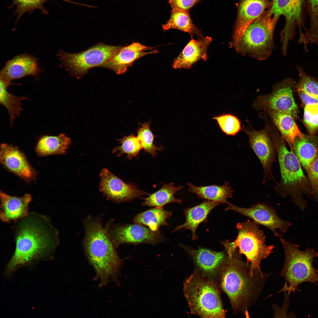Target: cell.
Instances as JSON below:
<instances>
[{
	"label": "cell",
	"instance_id": "1",
	"mask_svg": "<svg viewBox=\"0 0 318 318\" xmlns=\"http://www.w3.org/2000/svg\"><path fill=\"white\" fill-rule=\"evenodd\" d=\"M15 230L16 246L7 273L34 261L52 257L59 245V233L47 216L34 212L19 220Z\"/></svg>",
	"mask_w": 318,
	"mask_h": 318
},
{
	"label": "cell",
	"instance_id": "2",
	"mask_svg": "<svg viewBox=\"0 0 318 318\" xmlns=\"http://www.w3.org/2000/svg\"><path fill=\"white\" fill-rule=\"evenodd\" d=\"M240 254L236 252L229 255L216 279L227 295L234 312L249 317L248 309L257 299L266 277L259 270L251 276L249 265L243 261Z\"/></svg>",
	"mask_w": 318,
	"mask_h": 318
},
{
	"label": "cell",
	"instance_id": "3",
	"mask_svg": "<svg viewBox=\"0 0 318 318\" xmlns=\"http://www.w3.org/2000/svg\"><path fill=\"white\" fill-rule=\"evenodd\" d=\"M84 222L85 250L100 280L99 286L106 285L111 279L116 281L122 260L118 256L108 224L104 228L99 219L90 216Z\"/></svg>",
	"mask_w": 318,
	"mask_h": 318
},
{
	"label": "cell",
	"instance_id": "4",
	"mask_svg": "<svg viewBox=\"0 0 318 318\" xmlns=\"http://www.w3.org/2000/svg\"><path fill=\"white\" fill-rule=\"evenodd\" d=\"M280 168V182L274 187L282 197L290 196L293 201L302 210L307 207L303 197L311 194L310 185L301 168L300 162L294 153L287 148L284 139L278 136L272 138Z\"/></svg>",
	"mask_w": 318,
	"mask_h": 318
},
{
	"label": "cell",
	"instance_id": "5",
	"mask_svg": "<svg viewBox=\"0 0 318 318\" xmlns=\"http://www.w3.org/2000/svg\"><path fill=\"white\" fill-rule=\"evenodd\" d=\"M220 288L215 279L196 269L183 284L184 294L191 313L203 318L225 317Z\"/></svg>",
	"mask_w": 318,
	"mask_h": 318
},
{
	"label": "cell",
	"instance_id": "6",
	"mask_svg": "<svg viewBox=\"0 0 318 318\" xmlns=\"http://www.w3.org/2000/svg\"><path fill=\"white\" fill-rule=\"evenodd\" d=\"M236 228L238 235L234 241L230 242L226 240L220 242L229 255L232 254L238 248L239 253L246 257L247 264L250 263V273L253 276L256 271H261V261L273 252L275 246L266 244L264 232L259 228L258 224L253 221L248 220L238 223Z\"/></svg>",
	"mask_w": 318,
	"mask_h": 318
},
{
	"label": "cell",
	"instance_id": "7",
	"mask_svg": "<svg viewBox=\"0 0 318 318\" xmlns=\"http://www.w3.org/2000/svg\"><path fill=\"white\" fill-rule=\"evenodd\" d=\"M285 257L284 267L281 273L288 284L285 283L280 292L290 294L294 292L301 284L308 282L318 283L317 269L313 265L314 259L318 257V253L313 248L299 249V245L291 243L279 237Z\"/></svg>",
	"mask_w": 318,
	"mask_h": 318
},
{
	"label": "cell",
	"instance_id": "8",
	"mask_svg": "<svg viewBox=\"0 0 318 318\" xmlns=\"http://www.w3.org/2000/svg\"><path fill=\"white\" fill-rule=\"evenodd\" d=\"M269 9L249 25L235 48L242 56L259 60L271 56L274 48V31L279 17Z\"/></svg>",
	"mask_w": 318,
	"mask_h": 318
},
{
	"label": "cell",
	"instance_id": "9",
	"mask_svg": "<svg viewBox=\"0 0 318 318\" xmlns=\"http://www.w3.org/2000/svg\"><path fill=\"white\" fill-rule=\"evenodd\" d=\"M122 47L100 43L82 52L71 54L59 50L61 66L71 77H82L92 68L100 67L116 56Z\"/></svg>",
	"mask_w": 318,
	"mask_h": 318
},
{
	"label": "cell",
	"instance_id": "10",
	"mask_svg": "<svg viewBox=\"0 0 318 318\" xmlns=\"http://www.w3.org/2000/svg\"><path fill=\"white\" fill-rule=\"evenodd\" d=\"M272 4L269 9L274 15L285 19L284 27L280 33V40L288 43L294 40L296 29L298 27L299 32L307 28L305 23L307 12V0H272Z\"/></svg>",
	"mask_w": 318,
	"mask_h": 318
},
{
	"label": "cell",
	"instance_id": "11",
	"mask_svg": "<svg viewBox=\"0 0 318 318\" xmlns=\"http://www.w3.org/2000/svg\"><path fill=\"white\" fill-rule=\"evenodd\" d=\"M111 224V222L108 223L109 232L116 248L123 244L155 245L165 240L159 231H153L142 225L134 223L112 226Z\"/></svg>",
	"mask_w": 318,
	"mask_h": 318
},
{
	"label": "cell",
	"instance_id": "12",
	"mask_svg": "<svg viewBox=\"0 0 318 318\" xmlns=\"http://www.w3.org/2000/svg\"><path fill=\"white\" fill-rule=\"evenodd\" d=\"M99 176L100 191L108 199L116 203L130 201L150 194L139 189L135 184L125 183L106 168L101 170Z\"/></svg>",
	"mask_w": 318,
	"mask_h": 318
},
{
	"label": "cell",
	"instance_id": "13",
	"mask_svg": "<svg viewBox=\"0 0 318 318\" xmlns=\"http://www.w3.org/2000/svg\"><path fill=\"white\" fill-rule=\"evenodd\" d=\"M225 210L233 211L253 220L257 224L269 229L276 236L279 237V231L284 234L292 225L289 222L281 219L275 211L264 203H258L249 208L237 206L230 203Z\"/></svg>",
	"mask_w": 318,
	"mask_h": 318
},
{
	"label": "cell",
	"instance_id": "14",
	"mask_svg": "<svg viewBox=\"0 0 318 318\" xmlns=\"http://www.w3.org/2000/svg\"><path fill=\"white\" fill-rule=\"evenodd\" d=\"M272 0H239L233 34L235 48L249 25L271 8Z\"/></svg>",
	"mask_w": 318,
	"mask_h": 318
},
{
	"label": "cell",
	"instance_id": "15",
	"mask_svg": "<svg viewBox=\"0 0 318 318\" xmlns=\"http://www.w3.org/2000/svg\"><path fill=\"white\" fill-rule=\"evenodd\" d=\"M179 245L193 259L196 269L201 274L215 280L229 258L225 251L216 252L201 247L195 249Z\"/></svg>",
	"mask_w": 318,
	"mask_h": 318
},
{
	"label": "cell",
	"instance_id": "16",
	"mask_svg": "<svg viewBox=\"0 0 318 318\" xmlns=\"http://www.w3.org/2000/svg\"><path fill=\"white\" fill-rule=\"evenodd\" d=\"M296 82L292 79H285L275 87L274 91L260 100L261 106L267 110L283 112L297 118L298 110L292 94V87Z\"/></svg>",
	"mask_w": 318,
	"mask_h": 318
},
{
	"label": "cell",
	"instance_id": "17",
	"mask_svg": "<svg viewBox=\"0 0 318 318\" xmlns=\"http://www.w3.org/2000/svg\"><path fill=\"white\" fill-rule=\"evenodd\" d=\"M0 162L6 170L26 181L33 180L36 177L37 172L31 165L24 153L11 144H1Z\"/></svg>",
	"mask_w": 318,
	"mask_h": 318
},
{
	"label": "cell",
	"instance_id": "18",
	"mask_svg": "<svg viewBox=\"0 0 318 318\" xmlns=\"http://www.w3.org/2000/svg\"><path fill=\"white\" fill-rule=\"evenodd\" d=\"M250 147L260 160L264 170V183L273 178L271 168L276 150L272 139L265 130H246Z\"/></svg>",
	"mask_w": 318,
	"mask_h": 318
},
{
	"label": "cell",
	"instance_id": "19",
	"mask_svg": "<svg viewBox=\"0 0 318 318\" xmlns=\"http://www.w3.org/2000/svg\"><path fill=\"white\" fill-rule=\"evenodd\" d=\"M42 70L38 59L29 54L18 55L8 61L0 71V79L11 82L13 80L28 76L37 78Z\"/></svg>",
	"mask_w": 318,
	"mask_h": 318
},
{
	"label": "cell",
	"instance_id": "20",
	"mask_svg": "<svg viewBox=\"0 0 318 318\" xmlns=\"http://www.w3.org/2000/svg\"><path fill=\"white\" fill-rule=\"evenodd\" d=\"M158 52L153 47L140 43L134 42L122 47L116 56L100 67L110 69L117 74H121L125 72L136 60L146 55Z\"/></svg>",
	"mask_w": 318,
	"mask_h": 318
},
{
	"label": "cell",
	"instance_id": "21",
	"mask_svg": "<svg viewBox=\"0 0 318 318\" xmlns=\"http://www.w3.org/2000/svg\"><path fill=\"white\" fill-rule=\"evenodd\" d=\"M212 41L211 37H203L191 40L185 47L179 55L174 59L172 66L174 69H189L200 59L206 61L208 57L207 50Z\"/></svg>",
	"mask_w": 318,
	"mask_h": 318
},
{
	"label": "cell",
	"instance_id": "22",
	"mask_svg": "<svg viewBox=\"0 0 318 318\" xmlns=\"http://www.w3.org/2000/svg\"><path fill=\"white\" fill-rule=\"evenodd\" d=\"M0 197V217L3 222L17 221L29 215L28 206L32 200L31 195L26 194L19 197L9 195L1 191Z\"/></svg>",
	"mask_w": 318,
	"mask_h": 318
},
{
	"label": "cell",
	"instance_id": "23",
	"mask_svg": "<svg viewBox=\"0 0 318 318\" xmlns=\"http://www.w3.org/2000/svg\"><path fill=\"white\" fill-rule=\"evenodd\" d=\"M220 203L217 201L207 200L198 205L185 209L184 214L186 222L177 226L172 232L181 229H183V230L189 229L192 233V240H197L196 231L199 225L203 222H207L208 214L214 207Z\"/></svg>",
	"mask_w": 318,
	"mask_h": 318
},
{
	"label": "cell",
	"instance_id": "24",
	"mask_svg": "<svg viewBox=\"0 0 318 318\" xmlns=\"http://www.w3.org/2000/svg\"><path fill=\"white\" fill-rule=\"evenodd\" d=\"M293 147V152L307 173L318 155V136L304 135L302 138L297 137Z\"/></svg>",
	"mask_w": 318,
	"mask_h": 318
},
{
	"label": "cell",
	"instance_id": "25",
	"mask_svg": "<svg viewBox=\"0 0 318 318\" xmlns=\"http://www.w3.org/2000/svg\"><path fill=\"white\" fill-rule=\"evenodd\" d=\"M270 115L281 134L282 138L289 144L293 151V145L296 138H300L304 135L299 130L294 118L287 114L274 110H268Z\"/></svg>",
	"mask_w": 318,
	"mask_h": 318
},
{
	"label": "cell",
	"instance_id": "26",
	"mask_svg": "<svg viewBox=\"0 0 318 318\" xmlns=\"http://www.w3.org/2000/svg\"><path fill=\"white\" fill-rule=\"evenodd\" d=\"M71 143V139L64 133L57 136L44 135L38 139L35 150L40 156L63 155Z\"/></svg>",
	"mask_w": 318,
	"mask_h": 318
},
{
	"label": "cell",
	"instance_id": "27",
	"mask_svg": "<svg viewBox=\"0 0 318 318\" xmlns=\"http://www.w3.org/2000/svg\"><path fill=\"white\" fill-rule=\"evenodd\" d=\"M188 191L196 194L199 198L215 201L220 203H230L227 201L228 198H232L233 191L229 183L225 182L222 186L213 185L208 186H197L191 183H188Z\"/></svg>",
	"mask_w": 318,
	"mask_h": 318
},
{
	"label": "cell",
	"instance_id": "28",
	"mask_svg": "<svg viewBox=\"0 0 318 318\" xmlns=\"http://www.w3.org/2000/svg\"><path fill=\"white\" fill-rule=\"evenodd\" d=\"M172 214L171 211L164 210L163 207H155L138 213L133 221L134 223L147 226L152 231L158 232L161 226H169L167 220L170 218Z\"/></svg>",
	"mask_w": 318,
	"mask_h": 318
},
{
	"label": "cell",
	"instance_id": "29",
	"mask_svg": "<svg viewBox=\"0 0 318 318\" xmlns=\"http://www.w3.org/2000/svg\"><path fill=\"white\" fill-rule=\"evenodd\" d=\"M183 188L182 186H176L173 183H162V186L155 192L145 198H139L144 200L142 205L149 207H162L168 203H176L181 204L182 200L175 197V194Z\"/></svg>",
	"mask_w": 318,
	"mask_h": 318
},
{
	"label": "cell",
	"instance_id": "30",
	"mask_svg": "<svg viewBox=\"0 0 318 318\" xmlns=\"http://www.w3.org/2000/svg\"><path fill=\"white\" fill-rule=\"evenodd\" d=\"M162 27L164 31L174 29L187 32L191 37L194 35L203 37L201 31L193 23L188 11L172 9L170 19Z\"/></svg>",
	"mask_w": 318,
	"mask_h": 318
},
{
	"label": "cell",
	"instance_id": "31",
	"mask_svg": "<svg viewBox=\"0 0 318 318\" xmlns=\"http://www.w3.org/2000/svg\"><path fill=\"white\" fill-rule=\"evenodd\" d=\"M0 80V103L8 111L10 125L12 126L14 120L16 117L19 116L23 110L21 107V102L28 100V98L26 97H19L11 94L8 91L7 88L14 83Z\"/></svg>",
	"mask_w": 318,
	"mask_h": 318
},
{
	"label": "cell",
	"instance_id": "32",
	"mask_svg": "<svg viewBox=\"0 0 318 318\" xmlns=\"http://www.w3.org/2000/svg\"><path fill=\"white\" fill-rule=\"evenodd\" d=\"M54 0H12L11 5L8 7L9 9L15 8L13 16L16 17L17 23L20 18L26 13L31 15L36 9H39L43 15L48 14V11L44 7V4L47 1ZM67 2L80 5L70 0H60Z\"/></svg>",
	"mask_w": 318,
	"mask_h": 318
},
{
	"label": "cell",
	"instance_id": "33",
	"mask_svg": "<svg viewBox=\"0 0 318 318\" xmlns=\"http://www.w3.org/2000/svg\"><path fill=\"white\" fill-rule=\"evenodd\" d=\"M119 141L121 145L115 147L112 151V153L118 152L116 155L118 157L123 154H127L125 159L131 160L133 157L137 158L140 150L143 149L141 142L137 136L132 134L120 139L116 140Z\"/></svg>",
	"mask_w": 318,
	"mask_h": 318
},
{
	"label": "cell",
	"instance_id": "34",
	"mask_svg": "<svg viewBox=\"0 0 318 318\" xmlns=\"http://www.w3.org/2000/svg\"><path fill=\"white\" fill-rule=\"evenodd\" d=\"M150 121L148 122L139 123V125L137 130V137L144 151L150 153L155 158L157 155L156 151H163V148L162 146L158 147L154 144L155 136L150 130Z\"/></svg>",
	"mask_w": 318,
	"mask_h": 318
},
{
	"label": "cell",
	"instance_id": "35",
	"mask_svg": "<svg viewBox=\"0 0 318 318\" xmlns=\"http://www.w3.org/2000/svg\"><path fill=\"white\" fill-rule=\"evenodd\" d=\"M296 67L298 72L299 80L294 87L311 96L318 97V81L306 73L302 66H297Z\"/></svg>",
	"mask_w": 318,
	"mask_h": 318
},
{
	"label": "cell",
	"instance_id": "36",
	"mask_svg": "<svg viewBox=\"0 0 318 318\" xmlns=\"http://www.w3.org/2000/svg\"><path fill=\"white\" fill-rule=\"evenodd\" d=\"M213 118L217 120L222 131L227 135H234L241 130L240 121L233 115L226 114Z\"/></svg>",
	"mask_w": 318,
	"mask_h": 318
},
{
	"label": "cell",
	"instance_id": "37",
	"mask_svg": "<svg viewBox=\"0 0 318 318\" xmlns=\"http://www.w3.org/2000/svg\"><path fill=\"white\" fill-rule=\"evenodd\" d=\"M304 122L309 133L313 135L318 129V104L305 105Z\"/></svg>",
	"mask_w": 318,
	"mask_h": 318
},
{
	"label": "cell",
	"instance_id": "38",
	"mask_svg": "<svg viewBox=\"0 0 318 318\" xmlns=\"http://www.w3.org/2000/svg\"><path fill=\"white\" fill-rule=\"evenodd\" d=\"M310 183L311 194L318 202V155L311 164L307 173Z\"/></svg>",
	"mask_w": 318,
	"mask_h": 318
},
{
	"label": "cell",
	"instance_id": "39",
	"mask_svg": "<svg viewBox=\"0 0 318 318\" xmlns=\"http://www.w3.org/2000/svg\"><path fill=\"white\" fill-rule=\"evenodd\" d=\"M200 0H169V3L172 9H178L189 10Z\"/></svg>",
	"mask_w": 318,
	"mask_h": 318
},
{
	"label": "cell",
	"instance_id": "40",
	"mask_svg": "<svg viewBox=\"0 0 318 318\" xmlns=\"http://www.w3.org/2000/svg\"><path fill=\"white\" fill-rule=\"evenodd\" d=\"M296 90L302 102L305 105L318 104V97L311 96L300 90Z\"/></svg>",
	"mask_w": 318,
	"mask_h": 318
},
{
	"label": "cell",
	"instance_id": "41",
	"mask_svg": "<svg viewBox=\"0 0 318 318\" xmlns=\"http://www.w3.org/2000/svg\"><path fill=\"white\" fill-rule=\"evenodd\" d=\"M317 274L318 276V270H317Z\"/></svg>",
	"mask_w": 318,
	"mask_h": 318
}]
</instances>
